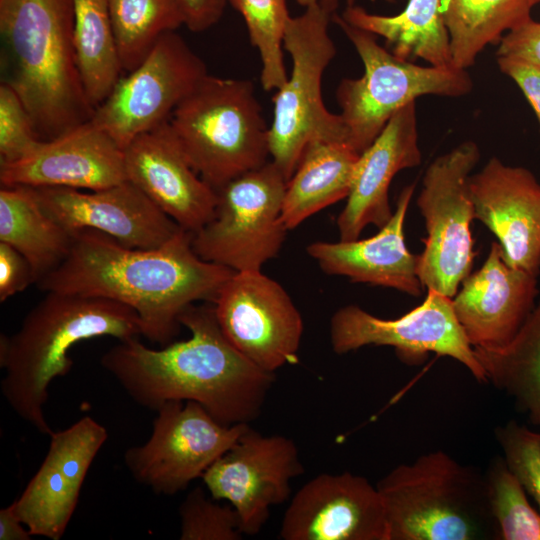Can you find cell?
<instances>
[{"instance_id": "cell-19", "label": "cell", "mask_w": 540, "mask_h": 540, "mask_svg": "<svg viewBox=\"0 0 540 540\" xmlns=\"http://www.w3.org/2000/svg\"><path fill=\"white\" fill-rule=\"evenodd\" d=\"M126 180L123 150L91 121L42 140L22 158L0 165L1 186L92 191Z\"/></svg>"}, {"instance_id": "cell-20", "label": "cell", "mask_w": 540, "mask_h": 540, "mask_svg": "<svg viewBox=\"0 0 540 540\" xmlns=\"http://www.w3.org/2000/svg\"><path fill=\"white\" fill-rule=\"evenodd\" d=\"M537 294V276L510 265L499 242H492L483 265L465 278L452 306L473 348L497 349L525 324Z\"/></svg>"}, {"instance_id": "cell-39", "label": "cell", "mask_w": 540, "mask_h": 540, "mask_svg": "<svg viewBox=\"0 0 540 540\" xmlns=\"http://www.w3.org/2000/svg\"><path fill=\"white\" fill-rule=\"evenodd\" d=\"M500 70L521 89L537 117L540 127V67L530 63L497 57Z\"/></svg>"}, {"instance_id": "cell-6", "label": "cell", "mask_w": 540, "mask_h": 540, "mask_svg": "<svg viewBox=\"0 0 540 540\" xmlns=\"http://www.w3.org/2000/svg\"><path fill=\"white\" fill-rule=\"evenodd\" d=\"M168 123L194 170L214 190L270 160L269 127L249 80L207 74Z\"/></svg>"}, {"instance_id": "cell-22", "label": "cell", "mask_w": 540, "mask_h": 540, "mask_svg": "<svg viewBox=\"0 0 540 540\" xmlns=\"http://www.w3.org/2000/svg\"><path fill=\"white\" fill-rule=\"evenodd\" d=\"M475 219L498 239L506 260L540 273V183L527 168L492 157L469 178Z\"/></svg>"}, {"instance_id": "cell-35", "label": "cell", "mask_w": 540, "mask_h": 540, "mask_svg": "<svg viewBox=\"0 0 540 540\" xmlns=\"http://www.w3.org/2000/svg\"><path fill=\"white\" fill-rule=\"evenodd\" d=\"M495 437L509 470L540 510V433L510 420L496 428Z\"/></svg>"}, {"instance_id": "cell-21", "label": "cell", "mask_w": 540, "mask_h": 540, "mask_svg": "<svg viewBox=\"0 0 540 540\" xmlns=\"http://www.w3.org/2000/svg\"><path fill=\"white\" fill-rule=\"evenodd\" d=\"M123 152L127 180L182 229L195 233L211 219L217 192L194 170L168 121Z\"/></svg>"}, {"instance_id": "cell-38", "label": "cell", "mask_w": 540, "mask_h": 540, "mask_svg": "<svg viewBox=\"0 0 540 540\" xmlns=\"http://www.w3.org/2000/svg\"><path fill=\"white\" fill-rule=\"evenodd\" d=\"M35 283L28 260L15 248L0 242V301L4 302Z\"/></svg>"}, {"instance_id": "cell-30", "label": "cell", "mask_w": 540, "mask_h": 540, "mask_svg": "<svg viewBox=\"0 0 540 540\" xmlns=\"http://www.w3.org/2000/svg\"><path fill=\"white\" fill-rule=\"evenodd\" d=\"M73 39L79 74L95 109L122 72L108 0H73Z\"/></svg>"}, {"instance_id": "cell-40", "label": "cell", "mask_w": 540, "mask_h": 540, "mask_svg": "<svg viewBox=\"0 0 540 540\" xmlns=\"http://www.w3.org/2000/svg\"><path fill=\"white\" fill-rule=\"evenodd\" d=\"M185 25L193 32H202L215 25L222 17L226 0H179Z\"/></svg>"}, {"instance_id": "cell-43", "label": "cell", "mask_w": 540, "mask_h": 540, "mask_svg": "<svg viewBox=\"0 0 540 540\" xmlns=\"http://www.w3.org/2000/svg\"><path fill=\"white\" fill-rule=\"evenodd\" d=\"M296 1H297V3L299 5L307 7L309 5H312V4L316 3V2H318L319 0H296Z\"/></svg>"}, {"instance_id": "cell-16", "label": "cell", "mask_w": 540, "mask_h": 540, "mask_svg": "<svg viewBox=\"0 0 540 540\" xmlns=\"http://www.w3.org/2000/svg\"><path fill=\"white\" fill-rule=\"evenodd\" d=\"M41 465L21 495L14 512L32 536L60 540L77 508L87 473L108 439L106 428L85 416L52 432Z\"/></svg>"}, {"instance_id": "cell-3", "label": "cell", "mask_w": 540, "mask_h": 540, "mask_svg": "<svg viewBox=\"0 0 540 540\" xmlns=\"http://www.w3.org/2000/svg\"><path fill=\"white\" fill-rule=\"evenodd\" d=\"M109 336L138 338L141 323L129 307L104 298L50 291L11 336L1 334L0 388L10 408L40 433L50 435L44 405L51 382L67 375L77 343Z\"/></svg>"}, {"instance_id": "cell-17", "label": "cell", "mask_w": 540, "mask_h": 540, "mask_svg": "<svg viewBox=\"0 0 540 540\" xmlns=\"http://www.w3.org/2000/svg\"><path fill=\"white\" fill-rule=\"evenodd\" d=\"M284 540H389L377 488L351 472L322 473L292 497L282 519Z\"/></svg>"}, {"instance_id": "cell-44", "label": "cell", "mask_w": 540, "mask_h": 540, "mask_svg": "<svg viewBox=\"0 0 540 540\" xmlns=\"http://www.w3.org/2000/svg\"><path fill=\"white\" fill-rule=\"evenodd\" d=\"M533 2H534V5H537L540 3V0H533Z\"/></svg>"}, {"instance_id": "cell-26", "label": "cell", "mask_w": 540, "mask_h": 540, "mask_svg": "<svg viewBox=\"0 0 540 540\" xmlns=\"http://www.w3.org/2000/svg\"><path fill=\"white\" fill-rule=\"evenodd\" d=\"M340 16L354 27L383 37L386 48L401 59L421 58L431 66L454 67L443 0H409L393 16L372 14L351 5Z\"/></svg>"}, {"instance_id": "cell-5", "label": "cell", "mask_w": 540, "mask_h": 540, "mask_svg": "<svg viewBox=\"0 0 540 540\" xmlns=\"http://www.w3.org/2000/svg\"><path fill=\"white\" fill-rule=\"evenodd\" d=\"M376 486L389 540L498 539L484 475L442 450L398 465Z\"/></svg>"}, {"instance_id": "cell-34", "label": "cell", "mask_w": 540, "mask_h": 540, "mask_svg": "<svg viewBox=\"0 0 540 540\" xmlns=\"http://www.w3.org/2000/svg\"><path fill=\"white\" fill-rule=\"evenodd\" d=\"M198 486L181 502L178 514L181 540H240V519L231 505H223Z\"/></svg>"}, {"instance_id": "cell-4", "label": "cell", "mask_w": 540, "mask_h": 540, "mask_svg": "<svg viewBox=\"0 0 540 540\" xmlns=\"http://www.w3.org/2000/svg\"><path fill=\"white\" fill-rule=\"evenodd\" d=\"M73 0H0V32L12 59L8 82L41 140L91 120L79 74Z\"/></svg>"}, {"instance_id": "cell-13", "label": "cell", "mask_w": 540, "mask_h": 540, "mask_svg": "<svg viewBox=\"0 0 540 540\" xmlns=\"http://www.w3.org/2000/svg\"><path fill=\"white\" fill-rule=\"evenodd\" d=\"M230 343L259 368L276 370L298 360L302 316L286 290L262 271L235 272L214 302Z\"/></svg>"}, {"instance_id": "cell-15", "label": "cell", "mask_w": 540, "mask_h": 540, "mask_svg": "<svg viewBox=\"0 0 540 540\" xmlns=\"http://www.w3.org/2000/svg\"><path fill=\"white\" fill-rule=\"evenodd\" d=\"M303 473L292 439L265 436L249 425L202 480L213 499L226 500L235 509L243 534L253 536L268 521L271 508L289 499L291 480Z\"/></svg>"}, {"instance_id": "cell-2", "label": "cell", "mask_w": 540, "mask_h": 540, "mask_svg": "<svg viewBox=\"0 0 540 540\" xmlns=\"http://www.w3.org/2000/svg\"><path fill=\"white\" fill-rule=\"evenodd\" d=\"M186 340L152 349L138 338L119 341L100 358L138 405L156 411L169 401H194L225 425L249 424L261 413L275 382L226 338L213 303L192 304L180 315Z\"/></svg>"}, {"instance_id": "cell-33", "label": "cell", "mask_w": 540, "mask_h": 540, "mask_svg": "<svg viewBox=\"0 0 540 540\" xmlns=\"http://www.w3.org/2000/svg\"><path fill=\"white\" fill-rule=\"evenodd\" d=\"M490 511L502 540H540V513L509 470L503 457H494L484 474Z\"/></svg>"}, {"instance_id": "cell-31", "label": "cell", "mask_w": 540, "mask_h": 540, "mask_svg": "<svg viewBox=\"0 0 540 540\" xmlns=\"http://www.w3.org/2000/svg\"><path fill=\"white\" fill-rule=\"evenodd\" d=\"M122 71L134 70L166 33L185 25L179 0H108Z\"/></svg>"}, {"instance_id": "cell-37", "label": "cell", "mask_w": 540, "mask_h": 540, "mask_svg": "<svg viewBox=\"0 0 540 540\" xmlns=\"http://www.w3.org/2000/svg\"><path fill=\"white\" fill-rule=\"evenodd\" d=\"M497 57H507L540 67V22L532 18L505 33Z\"/></svg>"}, {"instance_id": "cell-11", "label": "cell", "mask_w": 540, "mask_h": 540, "mask_svg": "<svg viewBox=\"0 0 540 540\" xmlns=\"http://www.w3.org/2000/svg\"><path fill=\"white\" fill-rule=\"evenodd\" d=\"M156 412L149 439L129 447L123 459L134 480L159 495L202 478L249 426L222 424L194 401H169Z\"/></svg>"}, {"instance_id": "cell-36", "label": "cell", "mask_w": 540, "mask_h": 540, "mask_svg": "<svg viewBox=\"0 0 540 540\" xmlns=\"http://www.w3.org/2000/svg\"><path fill=\"white\" fill-rule=\"evenodd\" d=\"M42 140L14 88L0 85V165L14 162L31 152Z\"/></svg>"}, {"instance_id": "cell-32", "label": "cell", "mask_w": 540, "mask_h": 540, "mask_svg": "<svg viewBox=\"0 0 540 540\" xmlns=\"http://www.w3.org/2000/svg\"><path fill=\"white\" fill-rule=\"evenodd\" d=\"M228 1L242 15L250 42L259 52L263 89H279L288 77L283 57L284 34L290 19L286 0Z\"/></svg>"}, {"instance_id": "cell-9", "label": "cell", "mask_w": 540, "mask_h": 540, "mask_svg": "<svg viewBox=\"0 0 540 540\" xmlns=\"http://www.w3.org/2000/svg\"><path fill=\"white\" fill-rule=\"evenodd\" d=\"M287 182L269 160L217 189L213 216L192 233L196 254L235 272L261 271L289 231L281 219Z\"/></svg>"}, {"instance_id": "cell-24", "label": "cell", "mask_w": 540, "mask_h": 540, "mask_svg": "<svg viewBox=\"0 0 540 540\" xmlns=\"http://www.w3.org/2000/svg\"><path fill=\"white\" fill-rule=\"evenodd\" d=\"M414 189V184L402 189L391 218L374 236L316 241L307 246L308 255L327 274L420 296L423 285L418 274L419 255L407 248L403 230Z\"/></svg>"}, {"instance_id": "cell-14", "label": "cell", "mask_w": 540, "mask_h": 540, "mask_svg": "<svg viewBox=\"0 0 540 540\" xmlns=\"http://www.w3.org/2000/svg\"><path fill=\"white\" fill-rule=\"evenodd\" d=\"M330 342L336 354L364 346H391L407 360L435 353L464 365L479 382L483 368L452 306V298L427 289L424 301L396 319H382L357 305L338 309L330 321Z\"/></svg>"}, {"instance_id": "cell-18", "label": "cell", "mask_w": 540, "mask_h": 540, "mask_svg": "<svg viewBox=\"0 0 540 540\" xmlns=\"http://www.w3.org/2000/svg\"><path fill=\"white\" fill-rule=\"evenodd\" d=\"M34 190L47 213L72 234L95 230L124 246L150 249L182 229L128 180L90 192L65 187Z\"/></svg>"}, {"instance_id": "cell-1", "label": "cell", "mask_w": 540, "mask_h": 540, "mask_svg": "<svg viewBox=\"0 0 540 540\" xmlns=\"http://www.w3.org/2000/svg\"><path fill=\"white\" fill-rule=\"evenodd\" d=\"M235 273L200 258L192 233L181 229L157 248L122 245L95 230L73 233L66 259L36 284L43 291L99 297L132 309L141 335L167 345L179 333V317L197 301L213 303Z\"/></svg>"}, {"instance_id": "cell-29", "label": "cell", "mask_w": 540, "mask_h": 540, "mask_svg": "<svg viewBox=\"0 0 540 540\" xmlns=\"http://www.w3.org/2000/svg\"><path fill=\"white\" fill-rule=\"evenodd\" d=\"M487 381L511 396L520 411L540 426V302L502 348H473Z\"/></svg>"}, {"instance_id": "cell-42", "label": "cell", "mask_w": 540, "mask_h": 540, "mask_svg": "<svg viewBox=\"0 0 540 540\" xmlns=\"http://www.w3.org/2000/svg\"><path fill=\"white\" fill-rule=\"evenodd\" d=\"M347 6L354 5V0H345ZM389 3H393L395 0H385ZM340 0H319L320 5L328 11L330 14H334L336 8L338 7Z\"/></svg>"}, {"instance_id": "cell-28", "label": "cell", "mask_w": 540, "mask_h": 540, "mask_svg": "<svg viewBox=\"0 0 540 540\" xmlns=\"http://www.w3.org/2000/svg\"><path fill=\"white\" fill-rule=\"evenodd\" d=\"M533 6V0H443L453 66H472L487 45L529 20Z\"/></svg>"}, {"instance_id": "cell-25", "label": "cell", "mask_w": 540, "mask_h": 540, "mask_svg": "<svg viewBox=\"0 0 540 540\" xmlns=\"http://www.w3.org/2000/svg\"><path fill=\"white\" fill-rule=\"evenodd\" d=\"M359 156L343 141L316 140L306 146L285 190L281 219L288 230L347 198Z\"/></svg>"}, {"instance_id": "cell-41", "label": "cell", "mask_w": 540, "mask_h": 540, "mask_svg": "<svg viewBox=\"0 0 540 540\" xmlns=\"http://www.w3.org/2000/svg\"><path fill=\"white\" fill-rule=\"evenodd\" d=\"M28 528L14 512L12 504L0 510V540H30Z\"/></svg>"}, {"instance_id": "cell-27", "label": "cell", "mask_w": 540, "mask_h": 540, "mask_svg": "<svg viewBox=\"0 0 540 540\" xmlns=\"http://www.w3.org/2000/svg\"><path fill=\"white\" fill-rule=\"evenodd\" d=\"M0 242L28 260L37 283L66 259L73 234L47 213L34 188L1 186Z\"/></svg>"}, {"instance_id": "cell-8", "label": "cell", "mask_w": 540, "mask_h": 540, "mask_svg": "<svg viewBox=\"0 0 540 540\" xmlns=\"http://www.w3.org/2000/svg\"><path fill=\"white\" fill-rule=\"evenodd\" d=\"M332 20L355 47L364 65L358 79L344 78L336 92L348 144L359 154L381 133L391 117L423 95L459 97L471 92L464 69L420 66L379 45L377 36L346 23L336 13Z\"/></svg>"}, {"instance_id": "cell-10", "label": "cell", "mask_w": 540, "mask_h": 540, "mask_svg": "<svg viewBox=\"0 0 540 540\" xmlns=\"http://www.w3.org/2000/svg\"><path fill=\"white\" fill-rule=\"evenodd\" d=\"M471 140L435 158L425 171L417 206L427 236L419 254L418 274L423 288L450 298L470 274L475 253L471 223L475 219L469 178L480 160Z\"/></svg>"}, {"instance_id": "cell-23", "label": "cell", "mask_w": 540, "mask_h": 540, "mask_svg": "<svg viewBox=\"0 0 540 540\" xmlns=\"http://www.w3.org/2000/svg\"><path fill=\"white\" fill-rule=\"evenodd\" d=\"M421 163L416 102L396 112L357 161L347 202L337 218L340 240L358 239L363 229L385 225L393 212L388 190L401 170Z\"/></svg>"}, {"instance_id": "cell-7", "label": "cell", "mask_w": 540, "mask_h": 540, "mask_svg": "<svg viewBox=\"0 0 540 540\" xmlns=\"http://www.w3.org/2000/svg\"><path fill=\"white\" fill-rule=\"evenodd\" d=\"M290 17L283 48L292 60L290 76L273 97L269 127L270 160L287 181L306 146L316 140L347 142L341 116L327 110L321 93L322 76L336 54L328 25L332 14L318 2Z\"/></svg>"}, {"instance_id": "cell-12", "label": "cell", "mask_w": 540, "mask_h": 540, "mask_svg": "<svg viewBox=\"0 0 540 540\" xmlns=\"http://www.w3.org/2000/svg\"><path fill=\"white\" fill-rule=\"evenodd\" d=\"M204 61L174 31L120 77L91 122L124 150L138 136L167 122L178 104L207 75Z\"/></svg>"}]
</instances>
